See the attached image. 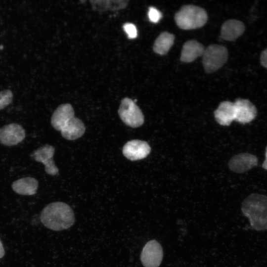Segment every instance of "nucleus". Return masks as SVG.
Wrapping results in <instances>:
<instances>
[{"mask_svg": "<svg viewBox=\"0 0 267 267\" xmlns=\"http://www.w3.org/2000/svg\"><path fill=\"white\" fill-rule=\"evenodd\" d=\"M54 151V147L46 144L35 150L31 154V157L35 160L44 165L45 172L51 176L57 175L59 172L53 160Z\"/></svg>", "mask_w": 267, "mask_h": 267, "instance_id": "obj_7", "label": "nucleus"}, {"mask_svg": "<svg viewBox=\"0 0 267 267\" xmlns=\"http://www.w3.org/2000/svg\"><path fill=\"white\" fill-rule=\"evenodd\" d=\"M202 56L204 68L207 73H211L221 68L226 62L228 51L224 46L211 44L205 49Z\"/></svg>", "mask_w": 267, "mask_h": 267, "instance_id": "obj_4", "label": "nucleus"}, {"mask_svg": "<svg viewBox=\"0 0 267 267\" xmlns=\"http://www.w3.org/2000/svg\"><path fill=\"white\" fill-rule=\"evenodd\" d=\"M12 189L16 193L24 195H32L37 192L38 181L35 178L26 177L14 181Z\"/></svg>", "mask_w": 267, "mask_h": 267, "instance_id": "obj_17", "label": "nucleus"}, {"mask_svg": "<svg viewBox=\"0 0 267 267\" xmlns=\"http://www.w3.org/2000/svg\"><path fill=\"white\" fill-rule=\"evenodd\" d=\"M13 93L11 90L6 89L0 91V110L8 106L12 101Z\"/></svg>", "mask_w": 267, "mask_h": 267, "instance_id": "obj_20", "label": "nucleus"}, {"mask_svg": "<svg viewBox=\"0 0 267 267\" xmlns=\"http://www.w3.org/2000/svg\"><path fill=\"white\" fill-rule=\"evenodd\" d=\"M118 114L122 121L132 128H137L144 123V116L138 106L132 99L123 98L118 110Z\"/></svg>", "mask_w": 267, "mask_h": 267, "instance_id": "obj_5", "label": "nucleus"}, {"mask_svg": "<svg viewBox=\"0 0 267 267\" xmlns=\"http://www.w3.org/2000/svg\"><path fill=\"white\" fill-rule=\"evenodd\" d=\"M128 0H91L93 9L95 10H119L125 8L128 5Z\"/></svg>", "mask_w": 267, "mask_h": 267, "instance_id": "obj_19", "label": "nucleus"}, {"mask_svg": "<svg viewBox=\"0 0 267 267\" xmlns=\"http://www.w3.org/2000/svg\"><path fill=\"white\" fill-rule=\"evenodd\" d=\"M5 254L4 250L2 244L0 240V259L2 258Z\"/></svg>", "mask_w": 267, "mask_h": 267, "instance_id": "obj_25", "label": "nucleus"}, {"mask_svg": "<svg viewBox=\"0 0 267 267\" xmlns=\"http://www.w3.org/2000/svg\"><path fill=\"white\" fill-rule=\"evenodd\" d=\"M235 120L241 124L251 122L256 117V106L248 99H238L234 102Z\"/></svg>", "mask_w": 267, "mask_h": 267, "instance_id": "obj_10", "label": "nucleus"}, {"mask_svg": "<svg viewBox=\"0 0 267 267\" xmlns=\"http://www.w3.org/2000/svg\"><path fill=\"white\" fill-rule=\"evenodd\" d=\"M148 15L150 21L153 23H157L162 17L161 12L153 7L149 8Z\"/></svg>", "mask_w": 267, "mask_h": 267, "instance_id": "obj_22", "label": "nucleus"}, {"mask_svg": "<svg viewBox=\"0 0 267 267\" xmlns=\"http://www.w3.org/2000/svg\"><path fill=\"white\" fill-rule=\"evenodd\" d=\"M175 36L167 32L161 33L156 38L153 45L154 51L160 55L166 54L174 44Z\"/></svg>", "mask_w": 267, "mask_h": 267, "instance_id": "obj_18", "label": "nucleus"}, {"mask_svg": "<svg viewBox=\"0 0 267 267\" xmlns=\"http://www.w3.org/2000/svg\"><path fill=\"white\" fill-rule=\"evenodd\" d=\"M148 143L144 141L134 139L128 141L123 146V154L128 159L136 161L145 158L150 152Z\"/></svg>", "mask_w": 267, "mask_h": 267, "instance_id": "obj_9", "label": "nucleus"}, {"mask_svg": "<svg viewBox=\"0 0 267 267\" xmlns=\"http://www.w3.org/2000/svg\"><path fill=\"white\" fill-rule=\"evenodd\" d=\"M40 219L46 227L54 231L68 229L75 221L73 210L62 202H52L46 206L41 212Z\"/></svg>", "mask_w": 267, "mask_h": 267, "instance_id": "obj_1", "label": "nucleus"}, {"mask_svg": "<svg viewBox=\"0 0 267 267\" xmlns=\"http://www.w3.org/2000/svg\"><path fill=\"white\" fill-rule=\"evenodd\" d=\"M204 50V46L197 41H188L182 46L180 59L183 62H191L202 56Z\"/></svg>", "mask_w": 267, "mask_h": 267, "instance_id": "obj_15", "label": "nucleus"}, {"mask_svg": "<svg viewBox=\"0 0 267 267\" xmlns=\"http://www.w3.org/2000/svg\"><path fill=\"white\" fill-rule=\"evenodd\" d=\"M208 19L206 11L202 8L193 5L182 6L175 15L177 25L183 30H192L203 26Z\"/></svg>", "mask_w": 267, "mask_h": 267, "instance_id": "obj_3", "label": "nucleus"}, {"mask_svg": "<svg viewBox=\"0 0 267 267\" xmlns=\"http://www.w3.org/2000/svg\"><path fill=\"white\" fill-rule=\"evenodd\" d=\"M245 27L243 23L236 19H230L223 23L221 27V37L228 41H233L244 32Z\"/></svg>", "mask_w": 267, "mask_h": 267, "instance_id": "obj_13", "label": "nucleus"}, {"mask_svg": "<svg viewBox=\"0 0 267 267\" xmlns=\"http://www.w3.org/2000/svg\"><path fill=\"white\" fill-rule=\"evenodd\" d=\"M241 211L256 231L267 230V196L252 193L241 204Z\"/></svg>", "mask_w": 267, "mask_h": 267, "instance_id": "obj_2", "label": "nucleus"}, {"mask_svg": "<svg viewBox=\"0 0 267 267\" xmlns=\"http://www.w3.org/2000/svg\"><path fill=\"white\" fill-rule=\"evenodd\" d=\"M217 122L222 126H229L235 120L234 103L229 101L221 102L214 112Z\"/></svg>", "mask_w": 267, "mask_h": 267, "instance_id": "obj_14", "label": "nucleus"}, {"mask_svg": "<svg viewBox=\"0 0 267 267\" xmlns=\"http://www.w3.org/2000/svg\"><path fill=\"white\" fill-rule=\"evenodd\" d=\"M25 137L23 128L16 123H11L0 128V142L6 146H14Z\"/></svg>", "mask_w": 267, "mask_h": 267, "instance_id": "obj_8", "label": "nucleus"}, {"mask_svg": "<svg viewBox=\"0 0 267 267\" xmlns=\"http://www.w3.org/2000/svg\"><path fill=\"white\" fill-rule=\"evenodd\" d=\"M123 29L129 39H134L137 37V29L134 24L130 23H126L123 26Z\"/></svg>", "mask_w": 267, "mask_h": 267, "instance_id": "obj_21", "label": "nucleus"}, {"mask_svg": "<svg viewBox=\"0 0 267 267\" xmlns=\"http://www.w3.org/2000/svg\"><path fill=\"white\" fill-rule=\"evenodd\" d=\"M163 250L155 240L146 243L140 254V260L144 267H159L163 259Z\"/></svg>", "mask_w": 267, "mask_h": 267, "instance_id": "obj_6", "label": "nucleus"}, {"mask_svg": "<svg viewBox=\"0 0 267 267\" xmlns=\"http://www.w3.org/2000/svg\"><path fill=\"white\" fill-rule=\"evenodd\" d=\"M262 167L265 170H267V145L266 148L265 159L262 164Z\"/></svg>", "mask_w": 267, "mask_h": 267, "instance_id": "obj_24", "label": "nucleus"}, {"mask_svg": "<svg viewBox=\"0 0 267 267\" xmlns=\"http://www.w3.org/2000/svg\"><path fill=\"white\" fill-rule=\"evenodd\" d=\"M258 159L256 156L243 153L237 154L231 158L228 163L229 169L236 173H243L258 165Z\"/></svg>", "mask_w": 267, "mask_h": 267, "instance_id": "obj_11", "label": "nucleus"}, {"mask_svg": "<svg viewBox=\"0 0 267 267\" xmlns=\"http://www.w3.org/2000/svg\"><path fill=\"white\" fill-rule=\"evenodd\" d=\"M86 128L80 119L74 117L60 131L65 139L73 140L81 137L85 133Z\"/></svg>", "mask_w": 267, "mask_h": 267, "instance_id": "obj_16", "label": "nucleus"}, {"mask_svg": "<svg viewBox=\"0 0 267 267\" xmlns=\"http://www.w3.org/2000/svg\"><path fill=\"white\" fill-rule=\"evenodd\" d=\"M74 117L75 112L72 106L69 103L63 104L53 112L51 118V124L55 130L60 131Z\"/></svg>", "mask_w": 267, "mask_h": 267, "instance_id": "obj_12", "label": "nucleus"}, {"mask_svg": "<svg viewBox=\"0 0 267 267\" xmlns=\"http://www.w3.org/2000/svg\"><path fill=\"white\" fill-rule=\"evenodd\" d=\"M260 63L264 68L267 69V47L261 54Z\"/></svg>", "mask_w": 267, "mask_h": 267, "instance_id": "obj_23", "label": "nucleus"}]
</instances>
